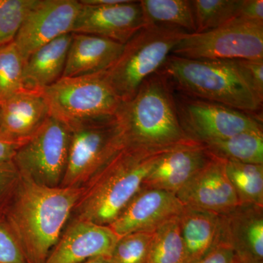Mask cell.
<instances>
[{
  "instance_id": "1",
  "label": "cell",
  "mask_w": 263,
  "mask_h": 263,
  "mask_svg": "<svg viewBox=\"0 0 263 263\" xmlns=\"http://www.w3.org/2000/svg\"><path fill=\"white\" fill-rule=\"evenodd\" d=\"M83 187L48 186L24 174L1 214L27 263H44L82 195Z\"/></svg>"
},
{
  "instance_id": "2",
  "label": "cell",
  "mask_w": 263,
  "mask_h": 263,
  "mask_svg": "<svg viewBox=\"0 0 263 263\" xmlns=\"http://www.w3.org/2000/svg\"><path fill=\"white\" fill-rule=\"evenodd\" d=\"M116 117L126 146L164 149L196 141L181 127L172 86L160 71L143 81L131 100L121 103Z\"/></svg>"
},
{
  "instance_id": "3",
  "label": "cell",
  "mask_w": 263,
  "mask_h": 263,
  "mask_svg": "<svg viewBox=\"0 0 263 263\" xmlns=\"http://www.w3.org/2000/svg\"><path fill=\"white\" fill-rule=\"evenodd\" d=\"M174 148L146 149L124 147L83 186L82 195L74 209L77 214L76 219L110 226L141 190L143 181L157 160Z\"/></svg>"
},
{
  "instance_id": "4",
  "label": "cell",
  "mask_w": 263,
  "mask_h": 263,
  "mask_svg": "<svg viewBox=\"0 0 263 263\" xmlns=\"http://www.w3.org/2000/svg\"><path fill=\"white\" fill-rule=\"evenodd\" d=\"M159 71L186 96L249 114L262 108L263 99L251 87L235 60H192L171 54Z\"/></svg>"
},
{
  "instance_id": "5",
  "label": "cell",
  "mask_w": 263,
  "mask_h": 263,
  "mask_svg": "<svg viewBox=\"0 0 263 263\" xmlns=\"http://www.w3.org/2000/svg\"><path fill=\"white\" fill-rule=\"evenodd\" d=\"M186 32L166 26H146L124 45L120 55L100 72L121 103L136 95L143 81L158 72Z\"/></svg>"
},
{
  "instance_id": "6",
  "label": "cell",
  "mask_w": 263,
  "mask_h": 263,
  "mask_svg": "<svg viewBox=\"0 0 263 263\" xmlns=\"http://www.w3.org/2000/svg\"><path fill=\"white\" fill-rule=\"evenodd\" d=\"M68 160L60 186L83 187L126 146L117 117L71 126Z\"/></svg>"
},
{
  "instance_id": "7",
  "label": "cell",
  "mask_w": 263,
  "mask_h": 263,
  "mask_svg": "<svg viewBox=\"0 0 263 263\" xmlns=\"http://www.w3.org/2000/svg\"><path fill=\"white\" fill-rule=\"evenodd\" d=\"M43 92L51 117L68 127L115 117L122 103L100 73L62 78Z\"/></svg>"
},
{
  "instance_id": "8",
  "label": "cell",
  "mask_w": 263,
  "mask_h": 263,
  "mask_svg": "<svg viewBox=\"0 0 263 263\" xmlns=\"http://www.w3.org/2000/svg\"><path fill=\"white\" fill-rule=\"evenodd\" d=\"M171 55L192 60H263V23L236 17L212 30L186 32Z\"/></svg>"
},
{
  "instance_id": "9",
  "label": "cell",
  "mask_w": 263,
  "mask_h": 263,
  "mask_svg": "<svg viewBox=\"0 0 263 263\" xmlns=\"http://www.w3.org/2000/svg\"><path fill=\"white\" fill-rule=\"evenodd\" d=\"M70 134L67 124L50 116L15 153L13 161L19 174L41 184L60 186L68 160Z\"/></svg>"
},
{
  "instance_id": "10",
  "label": "cell",
  "mask_w": 263,
  "mask_h": 263,
  "mask_svg": "<svg viewBox=\"0 0 263 263\" xmlns=\"http://www.w3.org/2000/svg\"><path fill=\"white\" fill-rule=\"evenodd\" d=\"M176 110L183 131L195 141L224 139L247 131H262L252 114L191 97L176 98Z\"/></svg>"
},
{
  "instance_id": "11",
  "label": "cell",
  "mask_w": 263,
  "mask_h": 263,
  "mask_svg": "<svg viewBox=\"0 0 263 263\" xmlns=\"http://www.w3.org/2000/svg\"><path fill=\"white\" fill-rule=\"evenodd\" d=\"M81 6L77 0H37L13 41L24 63L41 46L72 33Z\"/></svg>"
},
{
  "instance_id": "12",
  "label": "cell",
  "mask_w": 263,
  "mask_h": 263,
  "mask_svg": "<svg viewBox=\"0 0 263 263\" xmlns=\"http://www.w3.org/2000/svg\"><path fill=\"white\" fill-rule=\"evenodd\" d=\"M81 5L72 33L91 34L124 45L146 27L140 1L124 0L103 6Z\"/></svg>"
},
{
  "instance_id": "13",
  "label": "cell",
  "mask_w": 263,
  "mask_h": 263,
  "mask_svg": "<svg viewBox=\"0 0 263 263\" xmlns=\"http://www.w3.org/2000/svg\"><path fill=\"white\" fill-rule=\"evenodd\" d=\"M183 207L221 214L240 205L226 171V160L214 156L176 194Z\"/></svg>"
},
{
  "instance_id": "14",
  "label": "cell",
  "mask_w": 263,
  "mask_h": 263,
  "mask_svg": "<svg viewBox=\"0 0 263 263\" xmlns=\"http://www.w3.org/2000/svg\"><path fill=\"white\" fill-rule=\"evenodd\" d=\"M183 209L175 193L141 188L109 227L119 238L137 232L153 233Z\"/></svg>"
},
{
  "instance_id": "15",
  "label": "cell",
  "mask_w": 263,
  "mask_h": 263,
  "mask_svg": "<svg viewBox=\"0 0 263 263\" xmlns=\"http://www.w3.org/2000/svg\"><path fill=\"white\" fill-rule=\"evenodd\" d=\"M119 238L109 226L76 219L61 235L44 263H82L95 257L110 258Z\"/></svg>"
},
{
  "instance_id": "16",
  "label": "cell",
  "mask_w": 263,
  "mask_h": 263,
  "mask_svg": "<svg viewBox=\"0 0 263 263\" xmlns=\"http://www.w3.org/2000/svg\"><path fill=\"white\" fill-rule=\"evenodd\" d=\"M213 157L214 155L200 142L175 147L157 160L143 181L142 188L176 194Z\"/></svg>"
},
{
  "instance_id": "17",
  "label": "cell",
  "mask_w": 263,
  "mask_h": 263,
  "mask_svg": "<svg viewBox=\"0 0 263 263\" xmlns=\"http://www.w3.org/2000/svg\"><path fill=\"white\" fill-rule=\"evenodd\" d=\"M219 215V241L230 246L236 258L263 261V207L240 204Z\"/></svg>"
},
{
  "instance_id": "18",
  "label": "cell",
  "mask_w": 263,
  "mask_h": 263,
  "mask_svg": "<svg viewBox=\"0 0 263 263\" xmlns=\"http://www.w3.org/2000/svg\"><path fill=\"white\" fill-rule=\"evenodd\" d=\"M51 116L43 91L22 89L0 104V133L26 139Z\"/></svg>"
},
{
  "instance_id": "19",
  "label": "cell",
  "mask_w": 263,
  "mask_h": 263,
  "mask_svg": "<svg viewBox=\"0 0 263 263\" xmlns=\"http://www.w3.org/2000/svg\"><path fill=\"white\" fill-rule=\"evenodd\" d=\"M124 45L107 38L72 33L62 78L100 73L116 61Z\"/></svg>"
},
{
  "instance_id": "20",
  "label": "cell",
  "mask_w": 263,
  "mask_h": 263,
  "mask_svg": "<svg viewBox=\"0 0 263 263\" xmlns=\"http://www.w3.org/2000/svg\"><path fill=\"white\" fill-rule=\"evenodd\" d=\"M72 38L69 33L33 52L24 65V89L43 91L62 79Z\"/></svg>"
},
{
  "instance_id": "21",
  "label": "cell",
  "mask_w": 263,
  "mask_h": 263,
  "mask_svg": "<svg viewBox=\"0 0 263 263\" xmlns=\"http://www.w3.org/2000/svg\"><path fill=\"white\" fill-rule=\"evenodd\" d=\"M179 221L184 247L185 263L198 260L219 242L221 227L219 214L183 207Z\"/></svg>"
},
{
  "instance_id": "22",
  "label": "cell",
  "mask_w": 263,
  "mask_h": 263,
  "mask_svg": "<svg viewBox=\"0 0 263 263\" xmlns=\"http://www.w3.org/2000/svg\"><path fill=\"white\" fill-rule=\"evenodd\" d=\"M140 4L146 26H166L188 33L196 31L190 0H142Z\"/></svg>"
},
{
  "instance_id": "23",
  "label": "cell",
  "mask_w": 263,
  "mask_h": 263,
  "mask_svg": "<svg viewBox=\"0 0 263 263\" xmlns=\"http://www.w3.org/2000/svg\"><path fill=\"white\" fill-rule=\"evenodd\" d=\"M216 157L243 163L263 164L262 131H247L224 139L204 142Z\"/></svg>"
},
{
  "instance_id": "24",
  "label": "cell",
  "mask_w": 263,
  "mask_h": 263,
  "mask_svg": "<svg viewBox=\"0 0 263 263\" xmlns=\"http://www.w3.org/2000/svg\"><path fill=\"white\" fill-rule=\"evenodd\" d=\"M226 171L240 204L263 207V164L226 160Z\"/></svg>"
},
{
  "instance_id": "25",
  "label": "cell",
  "mask_w": 263,
  "mask_h": 263,
  "mask_svg": "<svg viewBox=\"0 0 263 263\" xmlns=\"http://www.w3.org/2000/svg\"><path fill=\"white\" fill-rule=\"evenodd\" d=\"M147 263H185L179 216L164 223L154 232Z\"/></svg>"
},
{
  "instance_id": "26",
  "label": "cell",
  "mask_w": 263,
  "mask_h": 263,
  "mask_svg": "<svg viewBox=\"0 0 263 263\" xmlns=\"http://www.w3.org/2000/svg\"><path fill=\"white\" fill-rule=\"evenodd\" d=\"M195 32L221 27L236 18L242 0H193Z\"/></svg>"
},
{
  "instance_id": "27",
  "label": "cell",
  "mask_w": 263,
  "mask_h": 263,
  "mask_svg": "<svg viewBox=\"0 0 263 263\" xmlns=\"http://www.w3.org/2000/svg\"><path fill=\"white\" fill-rule=\"evenodd\" d=\"M24 65L13 42L0 47V104L24 89Z\"/></svg>"
},
{
  "instance_id": "28",
  "label": "cell",
  "mask_w": 263,
  "mask_h": 263,
  "mask_svg": "<svg viewBox=\"0 0 263 263\" xmlns=\"http://www.w3.org/2000/svg\"><path fill=\"white\" fill-rule=\"evenodd\" d=\"M37 0H0V47L14 41Z\"/></svg>"
},
{
  "instance_id": "29",
  "label": "cell",
  "mask_w": 263,
  "mask_h": 263,
  "mask_svg": "<svg viewBox=\"0 0 263 263\" xmlns=\"http://www.w3.org/2000/svg\"><path fill=\"white\" fill-rule=\"evenodd\" d=\"M154 232H137L120 237L110 254L111 263H147Z\"/></svg>"
},
{
  "instance_id": "30",
  "label": "cell",
  "mask_w": 263,
  "mask_h": 263,
  "mask_svg": "<svg viewBox=\"0 0 263 263\" xmlns=\"http://www.w3.org/2000/svg\"><path fill=\"white\" fill-rule=\"evenodd\" d=\"M0 263H27L22 247L8 223L0 216Z\"/></svg>"
},
{
  "instance_id": "31",
  "label": "cell",
  "mask_w": 263,
  "mask_h": 263,
  "mask_svg": "<svg viewBox=\"0 0 263 263\" xmlns=\"http://www.w3.org/2000/svg\"><path fill=\"white\" fill-rule=\"evenodd\" d=\"M19 178L13 160L0 162V215L9 200Z\"/></svg>"
},
{
  "instance_id": "32",
  "label": "cell",
  "mask_w": 263,
  "mask_h": 263,
  "mask_svg": "<svg viewBox=\"0 0 263 263\" xmlns=\"http://www.w3.org/2000/svg\"><path fill=\"white\" fill-rule=\"evenodd\" d=\"M251 87L263 99V60H235Z\"/></svg>"
},
{
  "instance_id": "33",
  "label": "cell",
  "mask_w": 263,
  "mask_h": 263,
  "mask_svg": "<svg viewBox=\"0 0 263 263\" xmlns=\"http://www.w3.org/2000/svg\"><path fill=\"white\" fill-rule=\"evenodd\" d=\"M235 254L231 247L219 241L205 256L193 263H234Z\"/></svg>"
},
{
  "instance_id": "34",
  "label": "cell",
  "mask_w": 263,
  "mask_h": 263,
  "mask_svg": "<svg viewBox=\"0 0 263 263\" xmlns=\"http://www.w3.org/2000/svg\"><path fill=\"white\" fill-rule=\"evenodd\" d=\"M237 17L263 23L262 0H242Z\"/></svg>"
},
{
  "instance_id": "35",
  "label": "cell",
  "mask_w": 263,
  "mask_h": 263,
  "mask_svg": "<svg viewBox=\"0 0 263 263\" xmlns=\"http://www.w3.org/2000/svg\"><path fill=\"white\" fill-rule=\"evenodd\" d=\"M28 138L16 139L0 133V162L13 160L17 151Z\"/></svg>"
},
{
  "instance_id": "36",
  "label": "cell",
  "mask_w": 263,
  "mask_h": 263,
  "mask_svg": "<svg viewBox=\"0 0 263 263\" xmlns=\"http://www.w3.org/2000/svg\"><path fill=\"white\" fill-rule=\"evenodd\" d=\"M82 263H111V262H110V259L108 258V257H99L88 259V260L85 261V262Z\"/></svg>"
},
{
  "instance_id": "37",
  "label": "cell",
  "mask_w": 263,
  "mask_h": 263,
  "mask_svg": "<svg viewBox=\"0 0 263 263\" xmlns=\"http://www.w3.org/2000/svg\"><path fill=\"white\" fill-rule=\"evenodd\" d=\"M234 263H263V261L251 259H238L235 257Z\"/></svg>"
}]
</instances>
